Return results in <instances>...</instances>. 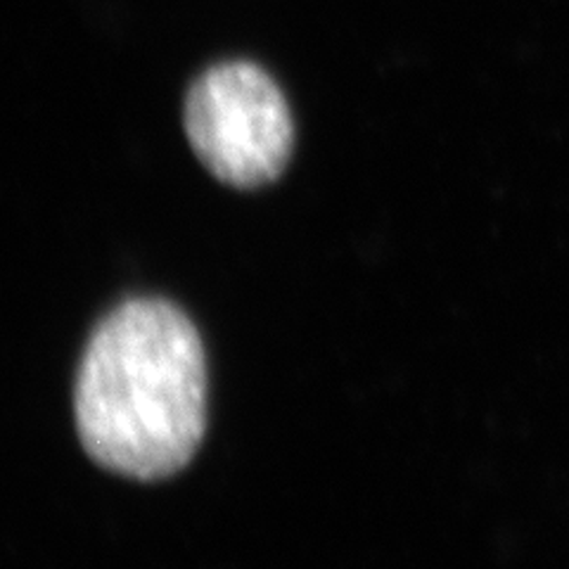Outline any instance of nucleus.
<instances>
[{"mask_svg":"<svg viewBox=\"0 0 569 569\" xmlns=\"http://www.w3.org/2000/svg\"><path fill=\"white\" fill-rule=\"evenodd\" d=\"M83 449L133 479L183 470L207 425V368L190 318L162 299H133L86 347L74 395Z\"/></svg>","mask_w":569,"mask_h":569,"instance_id":"nucleus-1","label":"nucleus"},{"mask_svg":"<svg viewBox=\"0 0 569 569\" xmlns=\"http://www.w3.org/2000/svg\"><path fill=\"white\" fill-rule=\"evenodd\" d=\"M183 123L194 154L228 186H266L290 162V107L276 81L252 62L204 71L190 86Z\"/></svg>","mask_w":569,"mask_h":569,"instance_id":"nucleus-2","label":"nucleus"}]
</instances>
